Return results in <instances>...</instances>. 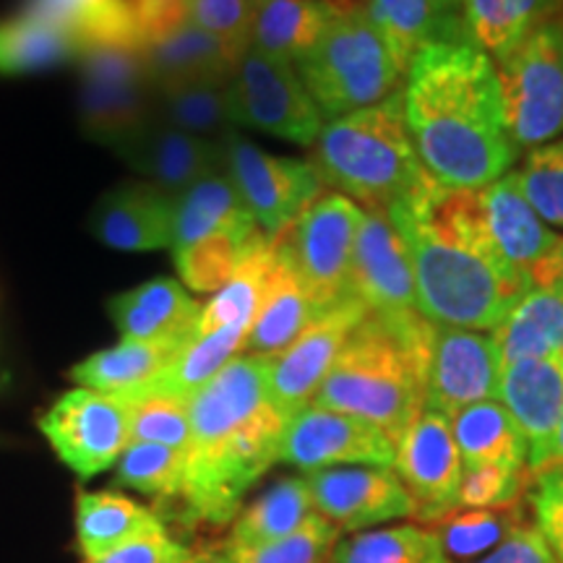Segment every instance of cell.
<instances>
[{"instance_id": "7", "label": "cell", "mask_w": 563, "mask_h": 563, "mask_svg": "<svg viewBox=\"0 0 563 563\" xmlns=\"http://www.w3.org/2000/svg\"><path fill=\"white\" fill-rule=\"evenodd\" d=\"M496 68L514 144L534 150L563 136V13L540 24Z\"/></svg>"}, {"instance_id": "31", "label": "cell", "mask_w": 563, "mask_h": 563, "mask_svg": "<svg viewBox=\"0 0 563 563\" xmlns=\"http://www.w3.org/2000/svg\"><path fill=\"white\" fill-rule=\"evenodd\" d=\"M342 0H253L251 47L287 63L319 42Z\"/></svg>"}, {"instance_id": "54", "label": "cell", "mask_w": 563, "mask_h": 563, "mask_svg": "<svg viewBox=\"0 0 563 563\" xmlns=\"http://www.w3.org/2000/svg\"><path fill=\"white\" fill-rule=\"evenodd\" d=\"M553 464H563V415H561V426H559V433H555V441H553V452H551V460H548V467H553Z\"/></svg>"}, {"instance_id": "33", "label": "cell", "mask_w": 563, "mask_h": 563, "mask_svg": "<svg viewBox=\"0 0 563 563\" xmlns=\"http://www.w3.org/2000/svg\"><path fill=\"white\" fill-rule=\"evenodd\" d=\"M150 532H165V522L121 493H81L76 501V534L87 561L102 559Z\"/></svg>"}, {"instance_id": "37", "label": "cell", "mask_w": 563, "mask_h": 563, "mask_svg": "<svg viewBox=\"0 0 563 563\" xmlns=\"http://www.w3.org/2000/svg\"><path fill=\"white\" fill-rule=\"evenodd\" d=\"M527 525L522 506L514 501L498 509H454L431 525L439 559L449 563H470L488 555L514 530Z\"/></svg>"}, {"instance_id": "39", "label": "cell", "mask_w": 563, "mask_h": 563, "mask_svg": "<svg viewBox=\"0 0 563 563\" xmlns=\"http://www.w3.org/2000/svg\"><path fill=\"white\" fill-rule=\"evenodd\" d=\"M79 45L45 21L16 13L0 21V76H26L79 60Z\"/></svg>"}, {"instance_id": "46", "label": "cell", "mask_w": 563, "mask_h": 563, "mask_svg": "<svg viewBox=\"0 0 563 563\" xmlns=\"http://www.w3.org/2000/svg\"><path fill=\"white\" fill-rule=\"evenodd\" d=\"M131 405V443H162L188 452V402L175 397H141Z\"/></svg>"}, {"instance_id": "29", "label": "cell", "mask_w": 563, "mask_h": 563, "mask_svg": "<svg viewBox=\"0 0 563 563\" xmlns=\"http://www.w3.org/2000/svg\"><path fill=\"white\" fill-rule=\"evenodd\" d=\"M180 350L183 347H175V344L121 340L115 347L95 352L84 363L74 365L68 376L81 389L133 402L152 389Z\"/></svg>"}, {"instance_id": "1", "label": "cell", "mask_w": 563, "mask_h": 563, "mask_svg": "<svg viewBox=\"0 0 563 563\" xmlns=\"http://www.w3.org/2000/svg\"><path fill=\"white\" fill-rule=\"evenodd\" d=\"M402 108L420 165L441 186L485 188L517 159L498 68L473 42L422 47L405 76Z\"/></svg>"}, {"instance_id": "19", "label": "cell", "mask_w": 563, "mask_h": 563, "mask_svg": "<svg viewBox=\"0 0 563 563\" xmlns=\"http://www.w3.org/2000/svg\"><path fill=\"white\" fill-rule=\"evenodd\" d=\"M498 402L525 435L527 467L545 470L563 415V357L504 365Z\"/></svg>"}, {"instance_id": "30", "label": "cell", "mask_w": 563, "mask_h": 563, "mask_svg": "<svg viewBox=\"0 0 563 563\" xmlns=\"http://www.w3.org/2000/svg\"><path fill=\"white\" fill-rule=\"evenodd\" d=\"M490 334L501 368L519 361L563 357V290L530 287Z\"/></svg>"}, {"instance_id": "53", "label": "cell", "mask_w": 563, "mask_h": 563, "mask_svg": "<svg viewBox=\"0 0 563 563\" xmlns=\"http://www.w3.org/2000/svg\"><path fill=\"white\" fill-rule=\"evenodd\" d=\"M532 287H561L563 290V241L543 264H538L530 274Z\"/></svg>"}, {"instance_id": "15", "label": "cell", "mask_w": 563, "mask_h": 563, "mask_svg": "<svg viewBox=\"0 0 563 563\" xmlns=\"http://www.w3.org/2000/svg\"><path fill=\"white\" fill-rule=\"evenodd\" d=\"M365 316V302L352 295L311 323L285 352L269 357V397L282 418L290 420L313 402L323 378Z\"/></svg>"}, {"instance_id": "14", "label": "cell", "mask_w": 563, "mask_h": 563, "mask_svg": "<svg viewBox=\"0 0 563 563\" xmlns=\"http://www.w3.org/2000/svg\"><path fill=\"white\" fill-rule=\"evenodd\" d=\"M394 446L391 470L410 490L418 519L435 522L454 511L464 464L452 435V418L422 407Z\"/></svg>"}, {"instance_id": "56", "label": "cell", "mask_w": 563, "mask_h": 563, "mask_svg": "<svg viewBox=\"0 0 563 563\" xmlns=\"http://www.w3.org/2000/svg\"><path fill=\"white\" fill-rule=\"evenodd\" d=\"M435 3H439L441 9H446L452 13H462V0H435Z\"/></svg>"}, {"instance_id": "44", "label": "cell", "mask_w": 563, "mask_h": 563, "mask_svg": "<svg viewBox=\"0 0 563 563\" xmlns=\"http://www.w3.org/2000/svg\"><path fill=\"white\" fill-rule=\"evenodd\" d=\"M340 530L316 514L308 525L287 538L253 548H224L230 563H332Z\"/></svg>"}, {"instance_id": "9", "label": "cell", "mask_w": 563, "mask_h": 563, "mask_svg": "<svg viewBox=\"0 0 563 563\" xmlns=\"http://www.w3.org/2000/svg\"><path fill=\"white\" fill-rule=\"evenodd\" d=\"M228 91L235 125H249L300 146H313L319 139L323 115L292 63L249 45L238 55Z\"/></svg>"}, {"instance_id": "52", "label": "cell", "mask_w": 563, "mask_h": 563, "mask_svg": "<svg viewBox=\"0 0 563 563\" xmlns=\"http://www.w3.org/2000/svg\"><path fill=\"white\" fill-rule=\"evenodd\" d=\"M431 563H449L435 555ZM470 563H559L551 548H548L545 538L534 525H522L514 530L501 545L493 548L483 559Z\"/></svg>"}, {"instance_id": "23", "label": "cell", "mask_w": 563, "mask_h": 563, "mask_svg": "<svg viewBox=\"0 0 563 563\" xmlns=\"http://www.w3.org/2000/svg\"><path fill=\"white\" fill-rule=\"evenodd\" d=\"M201 308L180 282L159 277L115 295L108 311L123 340L186 347L199 329Z\"/></svg>"}, {"instance_id": "16", "label": "cell", "mask_w": 563, "mask_h": 563, "mask_svg": "<svg viewBox=\"0 0 563 563\" xmlns=\"http://www.w3.org/2000/svg\"><path fill=\"white\" fill-rule=\"evenodd\" d=\"M501 361L490 332L431 323L426 405L446 418L464 407L498 399Z\"/></svg>"}, {"instance_id": "36", "label": "cell", "mask_w": 563, "mask_h": 563, "mask_svg": "<svg viewBox=\"0 0 563 563\" xmlns=\"http://www.w3.org/2000/svg\"><path fill=\"white\" fill-rule=\"evenodd\" d=\"M274 238L264 232V235L251 245L249 256L243 258L235 277H232L220 292H214V298L201 308L196 334H211L230 327H253L258 308H262L264 302L266 279H269L274 253H277V241H274Z\"/></svg>"}, {"instance_id": "10", "label": "cell", "mask_w": 563, "mask_h": 563, "mask_svg": "<svg viewBox=\"0 0 563 563\" xmlns=\"http://www.w3.org/2000/svg\"><path fill=\"white\" fill-rule=\"evenodd\" d=\"M81 129L89 139L115 150L123 139L157 118L154 89L144 51L91 47L79 55Z\"/></svg>"}, {"instance_id": "47", "label": "cell", "mask_w": 563, "mask_h": 563, "mask_svg": "<svg viewBox=\"0 0 563 563\" xmlns=\"http://www.w3.org/2000/svg\"><path fill=\"white\" fill-rule=\"evenodd\" d=\"M522 490V470L504 464H477L462 470L456 509H498L509 506Z\"/></svg>"}, {"instance_id": "41", "label": "cell", "mask_w": 563, "mask_h": 563, "mask_svg": "<svg viewBox=\"0 0 563 563\" xmlns=\"http://www.w3.org/2000/svg\"><path fill=\"white\" fill-rule=\"evenodd\" d=\"M262 235L264 230L253 232V235H214L173 251L175 269H178L183 285L191 287L194 292H220L235 277L251 245Z\"/></svg>"}, {"instance_id": "38", "label": "cell", "mask_w": 563, "mask_h": 563, "mask_svg": "<svg viewBox=\"0 0 563 563\" xmlns=\"http://www.w3.org/2000/svg\"><path fill=\"white\" fill-rule=\"evenodd\" d=\"M251 329L230 327L211 334H196L183 347L167 371L154 382V386L141 397H175L188 402L196 391L203 389L211 378L220 373L230 361H235L238 352L245 347V336ZM139 397V399H141ZM136 402V399H133Z\"/></svg>"}, {"instance_id": "57", "label": "cell", "mask_w": 563, "mask_h": 563, "mask_svg": "<svg viewBox=\"0 0 563 563\" xmlns=\"http://www.w3.org/2000/svg\"><path fill=\"white\" fill-rule=\"evenodd\" d=\"M196 555H199V551H196V553L191 555V559H186V561H178V563H196Z\"/></svg>"}, {"instance_id": "13", "label": "cell", "mask_w": 563, "mask_h": 563, "mask_svg": "<svg viewBox=\"0 0 563 563\" xmlns=\"http://www.w3.org/2000/svg\"><path fill=\"white\" fill-rule=\"evenodd\" d=\"M394 452L397 446L382 428L308 405L287 420L279 462L302 473L329 467H394Z\"/></svg>"}, {"instance_id": "27", "label": "cell", "mask_w": 563, "mask_h": 563, "mask_svg": "<svg viewBox=\"0 0 563 563\" xmlns=\"http://www.w3.org/2000/svg\"><path fill=\"white\" fill-rule=\"evenodd\" d=\"M243 51L214 34L186 24L157 45L144 51L146 68L157 91L191 87V84H228Z\"/></svg>"}, {"instance_id": "42", "label": "cell", "mask_w": 563, "mask_h": 563, "mask_svg": "<svg viewBox=\"0 0 563 563\" xmlns=\"http://www.w3.org/2000/svg\"><path fill=\"white\" fill-rule=\"evenodd\" d=\"M439 551L431 527L397 525L336 543L332 563H431Z\"/></svg>"}, {"instance_id": "21", "label": "cell", "mask_w": 563, "mask_h": 563, "mask_svg": "<svg viewBox=\"0 0 563 563\" xmlns=\"http://www.w3.org/2000/svg\"><path fill=\"white\" fill-rule=\"evenodd\" d=\"M175 196L146 180L121 183L97 201L89 230L118 251H159L173 245Z\"/></svg>"}, {"instance_id": "3", "label": "cell", "mask_w": 563, "mask_h": 563, "mask_svg": "<svg viewBox=\"0 0 563 563\" xmlns=\"http://www.w3.org/2000/svg\"><path fill=\"white\" fill-rule=\"evenodd\" d=\"M431 321L368 313L350 334L313 402L382 428L397 443L426 405Z\"/></svg>"}, {"instance_id": "48", "label": "cell", "mask_w": 563, "mask_h": 563, "mask_svg": "<svg viewBox=\"0 0 563 563\" xmlns=\"http://www.w3.org/2000/svg\"><path fill=\"white\" fill-rule=\"evenodd\" d=\"M188 24L245 51L251 45L253 0H188Z\"/></svg>"}, {"instance_id": "25", "label": "cell", "mask_w": 563, "mask_h": 563, "mask_svg": "<svg viewBox=\"0 0 563 563\" xmlns=\"http://www.w3.org/2000/svg\"><path fill=\"white\" fill-rule=\"evenodd\" d=\"M361 3L402 76H407L422 47L433 42H470L462 13L441 9L435 0H361Z\"/></svg>"}, {"instance_id": "22", "label": "cell", "mask_w": 563, "mask_h": 563, "mask_svg": "<svg viewBox=\"0 0 563 563\" xmlns=\"http://www.w3.org/2000/svg\"><path fill=\"white\" fill-rule=\"evenodd\" d=\"M483 211L498 262L527 277L563 241L527 201L517 173H506L504 178L483 188Z\"/></svg>"}, {"instance_id": "55", "label": "cell", "mask_w": 563, "mask_h": 563, "mask_svg": "<svg viewBox=\"0 0 563 563\" xmlns=\"http://www.w3.org/2000/svg\"><path fill=\"white\" fill-rule=\"evenodd\" d=\"M196 563H230V559L224 551H199Z\"/></svg>"}, {"instance_id": "34", "label": "cell", "mask_w": 563, "mask_h": 563, "mask_svg": "<svg viewBox=\"0 0 563 563\" xmlns=\"http://www.w3.org/2000/svg\"><path fill=\"white\" fill-rule=\"evenodd\" d=\"M452 435L460 449L464 467L477 464H504V467L522 470L527 467V443L522 431L498 402H477L460 410L452 418Z\"/></svg>"}, {"instance_id": "11", "label": "cell", "mask_w": 563, "mask_h": 563, "mask_svg": "<svg viewBox=\"0 0 563 563\" xmlns=\"http://www.w3.org/2000/svg\"><path fill=\"white\" fill-rule=\"evenodd\" d=\"M222 167L269 238L290 228L327 188L313 162L277 157L238 133L222 141Z\"/></svg>"}, {"instance_id": "8", "label": "cell", "mask_w": 563, "mask_h": 563, "mask_svg": "<svg viewBox=\"0 0 563 563\" xmlns=\"http://www.w3.org/2000/svg\"><path fill=\"white\" fill-rule=\"evenodd\" d=\"M363 207L342 194H321L311 207L279 232V249L323 311H332L352 290V258Z\"/></svg>"}, {"instance_id": "43", "label": "cell", "mask_w": 563, "mask_h": 563, "mask_svg": "<svg viewBox=\"0 0 563 563\" xmlns=\"http://www.w3.org/2000/svg\"><path fill=\"white\" fill-rule=\"evenodd\" d=\"M183 481H186V452L162 443H129L118 460L115 483L150 493L159 501H173V498L180 501Z\"/></svg>"}, {"instance_id": "45", "label": "cell", "mask_w": 563, "mask_h": 563, "mask_svg": "<svg viewBox=\"0 0 563 563\" xmlns=\"http://www.w3.org/2000/svg\"><path fill=\"white\" fill-rule=\"evenodd\" d=\"M517 178L543 222L563 228V139L534 146Z\"/></svg>"}, {"instance_id": "6", "label": "cell", "mask_w": 563, "mask_h": 563, "mask_svg": "<svg viewBox=\"0 0 563 563\" xmlns=\"http://www.w3.org/2000/svg\"><path fill=\"white\" fill-rule=\"evenodd\" d=\"M295 70L329 121L384 102L405 87L402 70L361 0H342L319 42L295 60Z\"/></svg>"}, {"instance_id": "2", "label": "cell", "mask_w": 563, "mask_h": 563, "mask_svg": "<svg viewBox=\"0 0 563 563\" xmlns=\"http://www.w3.org/2000/svg\"><path fill=\"white\" fill-rule=\"evenodd\" d=\"M183 481L188 525L235 522L253 483L279 462L287 420L269 397V357L238 355L188 399Z\"/></svg>"}, {"instance_id": "49", "label": "cell", "mask_w": 563, "mask_h": 563, "mask_svg": "<svg viewBox=\"0 0 563 563\" xmlns=\"http://www.w3.org/2000/svg\"><path fill=\"white\" fill-rule=\"evenodd\" d=\"M534 527L545 538L555 561L563 563V464L534 473V488L530 493Z\"/></svg>"}, {"instance_id": "26", "label": "cell", "mask_w": 563, "mask_h": 563, "mask_svg": "<svg viewBox=\"0 0 563 563\" xmlns=\"http://www.w3.org/2000/svg\"><path fill=\"white\" fill-rule=\"evenodd\" d=\"M258 230L262 228L245 209L224 167L203 175L175 196L173 251L214 235H253Z\"/></svg>"}, {"instance_id": "17", "label": "cell", "mask_w": 563, "mask_h": 563, "mask_svg": "<svg viewBox=\"0 0 563 563\" xmlns=\"http://www.w3.org/2000/svg\"><path fill=\"white\" fill-rule=\"evenodd\" d=\"M316 511L336 530L363 532L391 519L418 517L410 490L391 467H329L306 473Z\"/></svg>"}, {"instance_id": "50", "label": "cell", "mask_w": 563, "mask_h": 563, "mask_svg": "<svg viewBox=\"0 0 563 563\" xmlns=\"http://www.w3.org/2000/svg\"><path fill=\"white\" fill-rule=\"evenodd\" d=\"M133 16L146 51L188 24V0H133Z\"/></svg>"}, {"instance_id": "51", "label": "cell", "mask_w": 563, "mask_h": 563, "mask_svg": "<svg viewBox=\"0 0 563 563\" xmlns=\"http://www.w3.org/2000/svg\"><path fill=\"white\" fill-rule=\"evenodd\" d=\"M194 553L196 551L178 543V540H173L165 530V532L141 534V538L115 548V551L102 555V559L87 561V563H178V561L191 559Z\"/></svg>"}, {"instance_id": "40", "label": "cell", "mask_w": 563, "mask_h": 563, "mask_svg": "<svg viewBox=\"0 0 563 563\" xmlns=\"http://www.w3.org/2000/svg\"><path fill=\"white\" fill-rule=\"evenodd\" d=\"M157 118L211 144H222L235 133L228 84H191L157 91Z\"/></svg>"}, {"instance_id": "4", "label": "cell", "mask_w": 563, "mask_h": 563, "mask_svg": "<svg viewBox=\"0 0 563 563\" xmlns=\"http://www.w3.org/2000/svg\"><path fill=\"white\" fill-rule=\"evenodd\" d=\"M407 245L418 311L439 327L493 332L532 282L493 264L467 245L428 230L402 201L386 211Z\"/></svg>"}, {"instance_id": "12", "label": "cell", "mask_w": 563, "mask_h": 563, "mask_svg": "<svg viewBox=\"0 0 563 563\" xmlns=\"http://www.w3.org/2000/svg\"><path fill=\"white\" fill-rule=\"evenodd\" d=\"M40 431L76 475L95 477L129 449L131 405L79 386L55 399L40 418Z\"/></svg>"}, {"instance_id": "20", "label": "cell", "mask_w": 563, "mask_h": 563, "mask_svg": "<svg viewBox=\"0 0 563 563\" xmlns=\"http://www.w3.org/2000/svg\"><path fill=\"white\" fill-rule=\"evenodd\" d=\"M125 165L162 191L178 196L222 167V144H211L154 118L115 146Z\"/></svg>"}, {"instance_id": "18", "label": "cell", "mask_w": 563, "mask_h": 563, "mask_svg": "<svg viewBox=\"0 0 563 563\" xmlns=\"http://www.w3.org/2000/svg\"><path fill=\"white\" fill-rule=\"evenodd\" d=\"M352 290L368 313H420L410 253L386 211L363 209L352 258Z\"/></svg>"}, {"instance_id": "35", "label": "cell", "mask_w": 563, "mask_h": 563, "mask_svg": "<svg viewBox=\"0 0 563 563\" xmlns=\"http://www.w3.org/2000/svg\"><path fill=\"white\" fill-rule=\"evenodd\" d=\"M316 514L319 511L306 477H282L241 509L232 522L228 548H253L287 538L311 522Z\"/></svg>"}, {"instance_id": "28", "label": "cell", "mask_w": 563, "mask_h": 563, "mask_svg": "<svg viewBox=\"0 0 563 563\" xmlns=\"http://www.w3.org/2000/svg\"><path fill=\"white\" fill-rule=\"evenodd\" d=\"M21 13L68 34L81 53L91 47L144 51L133 0H24Z\"/></svg>"}, {"instance_id": "5", "label": "cell", "mask_w": 563, "mask_h": 563, "mask_svg": "<svg viewBox=\"0 0 563 563\" xmlns=\"http://www.w3.org/2000/svg\"><path fill=\"white\" fill-rule=\"evenodd\" d=\"M311 162L323 186L368 211H389L428 178L407 131L402 91L323 123Z\"/></svg>"}, {"instance_id": "24", "label": "cell", "mask_w": 563, "mask_h": 563, "mask_svg": "<svg viewBox=\"0 0 563 563\" xmlns=\"http://www.w3.org/2000/svg\"><path fill=\"white\" fill-rule=\"evenodd\" d=\"M274 241H277V238H274ZM323 313L329 311H323L319 302L308 295L277 241V253H274L269 279H266L264 302L262 308H258V316L256 321H253L249 336H245L243 350H249V355L262 357L279 355V352L290 347L311 323L319 321Z\"/></svg>"}, {"instance_id": "32", "label": "cell", "mask_w": 563, "mask_h": 563, "mask_svg": "<svg viewBox=\"0 0 563 563\" xmlns=\"http://www.w3.org/2000/svg\"><path fill=\"white\" fill-rule=\"evenodd\" d=\"M559 13L563 0H462L464 32L496 66Z\"/></svg>"}]
</instances>
